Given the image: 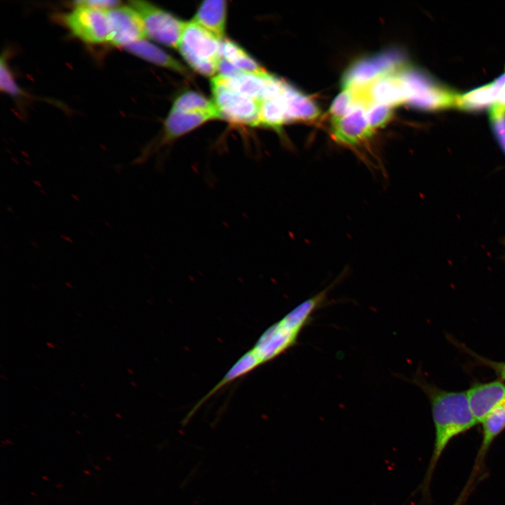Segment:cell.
Here are the masks:
<instances>
[{
    "label": "cell",
    "mask_w": 505,
    "mask_h": 505,
    "mask_svg": "<svg viewBox=\"0 0 505 505\" xmlns=\"http://www.w3.org/2000/svg\"><path fill=\"white\" fill-rule=\"evenodd\" d=\"M346 274V271H342L327 287L302 302L269 328L253 347L227 372L223 381L229 384L296 345L302 330L312 321L314 314L325 305L329 292Z\"/></svg>",
    "instance_id": "6da1fadb"
},
{
    "label": "cell",
    "mask_w": 505,
    "mask_h": 505,
    "mask_svg": "<svg viewBox=\"0 0 505 505\" xmlns=\"http://www.w3.org/2000/svg\"><path fill=\"white\" fill-rule=\"evenodd\" d=\"M427 396L431 406L435 440L431 457L422 483L426 493L434 469L444 450L452 438L478 424L469 405L466 391H450L427 382L419 376L412 380Z\"/></svg>",
    "instance_id": "7a4b0ae2"
},
{
    "label": "cell",
    "mask_w": 505,
    "mask_h": 505,
    "mask_svg": "<svg viewBox=\"0 0 505 505\" xmlns=\"http://www.w3.org/2000/svg\"><path fill=\"white\" fill-rule=\"evenodd\" d=\"M398 72L404 85L406 104L426 111L456 107L459 95L429 74L405 64Z\"/></svg>",
    "instance_id": "3957f363"
},
{
    "label": "cell",
    "mask_w": 505,
    "mask_h": 505,
    "mask_svg": "<svg viewBox=\"0 0 505 505\" xmlns=\"http://www.w3.org/2000/svg\"><path fill=\"white\" fill-rule=\"evenodd\" d=\"M220 42L215 35L192 20L185 22L177 48L193 69L210 76L217 72Z\"/></svg>",
    "instance_id": "277c9868"
},
{
    "label": "cell",
    "mask_w": 505,
    "mask_h": 505,
    "mask_svg": "<svg viewBox=\"0 0 505 505\" xmlns=\"http://www.w3.org/2000/svg\"><path fill=\"white\" fill-rule=\"evenodd\" d=\"M213 103L220 119L239 125H259L260 102L231 88L223 76L211 80Z\"/></svg>",
    "instance_id": "5b68a950"
},
{
    "label": "cell",
    "mask_w": 505,
    "mask_h": 505,
    "mask_svg": "<svg viewBox=\"0 0 505 505\" xmlns=\"http://www.w3.org/2000/svg\"><path fill=\"white\" fill-rule=\"evenodd\" d=\"M129 3L140 14L147 36L166 46L177 48L185 22L150 2Z\"/></svg>",
    "instance_id": "8992f818"
},
{
    "label": "cell",
    "mask_w": 505,
    "mask_h": 505,
    "mask_svg": "<svg viewBox=\"0 0 505 505\" xmlns=\"http://www.w3.org/2000/svg\"><path fill=\"white\" fill-rule=\"evenodd\" d=\"M108 10L77 5L66 13L63 22L70 32L86 43H109Z\"/></svg>",
    "instance_id": "52a82bcc"
},
{
    "label": "cell",
    "mask_w": 505,
    "mask_h": 505,
    "mask_svg": "<svg viewBox=\"0 0 505 505\" xmlns=\"http://www.w3.org/2000/svg\"><path fill=\"white\" fill-rule=\"evenodd\" d=\"M405 65L398 51H388L353 64L342 77V88H358L395 71Z\"/></svg>",
    "instance_id": "ba28073f"
},
{
    "label": "cell",
    "mask_w": 505,
    "mask_h": 505,
    "mask_svg": "<svg viewBox=\"0 0 505 505\" xmlns=\"http://www.w3.org/2000/svg\"><path fill=\"white\" fill-rule=\"evenodd\" d=\"M109 43L123 48L147 36L142 20L131 6H119L107 11Z\"/></svg>",
    "instance_id": "9c48e42d"
},
{
    "label": "cell",
    "mask_w": 505,
    "mask_h": 505,
    "mask_svg": "<svg viewBox=\"0 0 505 505\" xmlns=\"http://www.w3.org/2000/svg\"><path fill=\"white\" fill-rule=\"evenodd\" d=\"M367 108L356 104L338 121L332 123V136L342 145L356 147L368 140L374 133L366 114Z\"/></svg>",
    "instance_id": "30bf717a"
},
{
    "label": "cell",
    "mask_w": 505,
    "mask_h": 505,
    "mask_svg": "<svg viewBox=\"0 0 505 505\" xmlns=\"http://www.w3.org/2000/svg\"><path fill=\"white\" fill-rule=\"evenodd\" d=\"M466 394L471 411L479 423L505 400V384L501 380L476 382Z\"/></svg>",
    "instance_id": "8fae6325"
},
{
    "label": "cell",
    "mask_w": 505,
    "mask_h": 505,
    "mask_svg": "<svg viewBox=\"0 0 505 505\" xmlns=\"http://www.w3.org/2000/svg\"><path fill=\"white\" fill-rule=\"evenodd\" d=\"M398 69L365 85L372 105L382 104L393 107L405 103L404 85Z\"/></svg>",
    "instance_id": "7c38bea8"
},
{
    "label": "cell",
    "mask_w": 505,
    "mask_h": 505,
    "mask_svg": "<svg viewBox=\"0 0 505 505\" xmlns=\"http://www.w3.org/2000/svg\"><path fill=\"white\" fill-rule=\"evenodd\" d=\"M213 119L212 116L206 113L181 111L172 108L164 123L161 144L169 143Z\"/></svg>",
    "instance_id": "4fadbf2b"
},
{
    "label": "cell",
    "mask_w": 505,
    "mask_h": 505,
    "mask_svg": "<svg viewBox=\"0 0 505 505\" xmlns=\"http://www.w3.org/2000/svg\"><path fill=\"white\" fill-rule=\"evenodd\" d=\"M288 123L310 121L317 118L320 109L315 102L289 83L283 93Z\"/></svg>",
    "instance_id": "5bb4252c"
},
{
    "label": "cell",
    "mask_w": 505,
    "mask_h": 505,
    "mask_svg": "<svg viewBox=\"0 0 505 505\" xmlns=\"http://www.w3.org/2000/svg\"><path fill=\"white\" fill-rule=\"evenodd\" d=\"M124 50L156 65L170 69L187 76L188 71L178 60L159 47L142 39L122 48Z\"/></svg>",
    "instance_id": "9a60e30c"
},
{
    "label": "cell",
    "mask_w": 505,
    "mask_h": 505,
    "mask_svg": "<svg viewBox=\"0 0 505 505\" xmlns=\"http://www.w3.org/2000/svg\"><path fill=\"white\" fill-rule=\"evenodd\" d=\"M226 13V1L222 0H207L201 4L194 21L222 40L224 39Z\"/></svg>",
    "instance_id": "2e32d148"
},
{
    "label": "cell",
    "mask_w": 505,
    "mask_h": 505,
    "mask_svg": "<svg viewBox=\"0 0 505 505\" xmlns=\"http://www.w3.org/2000/svg\"><path fill=\"white\" fill-rule=\"evenodd\" d=\"M269 73L242 71L232 77H224L227 84L233 90L259 102L262 99Z\"/></svg>",
    "instance_id": "e0dca14e"
},
{
    "label": "cell",
    "mask_w": 505,
    "mask_h": 505,
    "mask_svg": "<svg viewBox=\"0 0 505 505\" xmlns=\"http://www.w3.org/2000/svg\"><path fill=\"white\" fill-rule=\"evenodd\" d=\"M480 423L483 426V440L476 459V469L482 462L494 440L505 429V400L494 408Z\"/></svg>",
    "instance_id": "ac0fdd59"
},
{
    "label": "cell",
    "mask_w": 505,
    "mask_h": 505,
    "mask_svg": "<svg viewBox=\"0 0 505 505\" xmlns=\"http://www.w3.org/2000/svg\"><path fill=\"white\" fill-rule=\"evenodd\" d=\"M282 95L283 94L278 97L260 101L258 126L270 128L280 132L282 126L288 123Z\"/></svg>",
    "instance_id": "d6986e66"
},
{
    "label": "cell",
    "mask_w": 505,
    "mask_h": 505,
    "mask_svg": "<svg viewBox=\"0 0 505 505\" xmlns=\"http://www.w3.org/2000/svg\"><path fill=\"white\" fill-rule=\"evenodd\" d=\"M220 56L243 71L254 73H260L265 71L240 46L227 39L221 40Z\"/></svg>",
    "instance_id": "ffe728a7"
},
{
    "label": "cell",
    "mask_w": 505,
    "mask_h": 505,
    "mask_svg": "<svg viewBox=\"0 0 505 505\" xmlns=\"http://www.w3.org/2000/svg\"><path fill=\"white\" fill-rule=\"evenodd\" d=\"M494 100V87L492 82L463 95H459L456 107L467 112H476L486 108L490 109Z\"/></svg>",
    "instance_id": "44dd1931"
},
{
    "label": "cell",
    "mask_w": 505,
    "mask_h": 505,
    "mask_svg": "<svg viewBox=\"0 0 505 505\" xmlns=\"http://www.w3.org/2000/svg\"><path fill=\"white\" fill-rule=\"evenodd\" d=\"M172 108L181 111L206 113L214 119H220L213 102H210L203 95L192 90L185 91L177 96Z\"/></svg>",
    "instance_id": "7402d4cb"
},
{
    "label": "cell",
    "mask_w": 505,
    "mask_h": 505,
    "mask_svg": "<svg viewBox=\"0 0 505 505\" xmlns=\"http://www.w3.org/2000/svg\"><path fill=\"white\" fill-rule=\"evenodd\" d=\"M356 104V93L354 88H344L331 104L329 113L331 121L334 123L344 116Z\"/></svg>",
    "instance_id": "603a6c76"
},
{
    "label": "cell",
    "mask_w": 505,
    "mask_h": 505,
    "mask_svg": "<svg viewBox=\"0 0 505 505\" xmlns=\"http://www.w3.org/2000/svg\"><path fill=\"white\" fill-rule=\"evenodd\" d=\"M0 88L1 90L12 96L19 98L24 95V91L20 88L13 77L6 61L5 55H2L0 62Z\"/></svg>",
    "instance_id": "cb8c5ba5"
},
{
    "label": "cell",
    "mask_w": 505,
    "mask_h": 505,
    "mask_svg": "<svg viewBox=\"0 0 505 505\" xmlns=\"http://www.w3.org/2000/svg\"><path fill=\"white\" fill-rule=\"evenodd\" d=\"M492 83L494 101L492 107L490 109V119L505 115V71L501 76L492 81Z\"/></svg>",
    "instance_id": "d4e9b609"
},
{
    "label": "cell",
    "mask_w": 505,
    "mask_h": 505,
    "mask_svg": "<svg viewBox=\"0 0 505 505\" xmlns=\"http://www.w3.org/2000/svg\"><path fill=\"white\" fill-rule=\"evenodd\" d=\"M367 118L372 128L384 126L392 116V107L382 105L373 104L366 111Z\"/></svg>",
    "instance_id": "484cf974"
},
{
    "label": "cell",
    "mask_w": 505,
    "mask_h": 505,
    "mask_svg": "<svg viewBox=\"0 0 505 505\" xmlns=\"http://www.w3.org/2000/svg\"><path fill=\"white\" fill-rule=\"evenodd\" d=\"M468 351L480 364L491 368L501 380H505V361H494L480 356L471 351Z\"/></svg>",
    "instance_id": "4316f807"
},
{
    "label": "cell",
    "mask_w": 505,
    "mask_h": 505,
    "mask_svg": "<svg viewBox=\"0 0 505 505\" xmlns=\"http://www.w3.org/2000/svg\"><path fill=\"white\" fill-rule=\"evenodd\" d=\"M490 121L494 136L505 154V115Z\"/></svg>",
    "instance_id": "83f0119b"
},
{
    "label": "cell",
    "mask_w": 505,
    "mask_h": 505,
    "mask_svg": "<svg viewBox=\"0 0 505 505\" xmlns=\"http://www.w3.org/2000/svg\"><path fill=\"white\" fill-rule=\"evenodd\" d=\"M120 4L121 1L115 0H86L74 2V6L82 5L105 10H109L119 6H121Z\"/></svg>",
    "instance_id": "f1b7e54d"
},
{
    "label": "cell",
    "mask_w": 505,
    "mask_h": 505,
    "mask_svg": "<svg viewBox=\"0 0 505 505\" xmlns=\"http://www.w3.org/2000/svg\"><path fill=\"white\" fill-rule=\"evenodd\" d=\"M242 71L243 70L236 67L226 60L222 58H220L217 67V72L220 73L219 75L225 77H232L241 73Z\"/></svg>",
    "instance_id": "f546056e"
},
{
    "label": "cell",
    "mask_w": 505,
    "mask_h": 505,
    "mask_svg": "<svg viewBox=\"0 0 505 505\" xmlns=\"http://www.w3.org/2000/svg\"><path fill=\"white\" fill-rule=\"evenodd\" d=\"M464 495V494L462 493V494H461L460 497L456 501V502L454 505H461Z\"/></svg>",
    "instance_id": "4dcf8cb0"
},
{
    "label": "cell",
    "mask_w": 505,
    "mask_h": 505,
    "mask_svg": "<svg viewBox=\"0 0 505 505\" xmlns=\"http://www.w3.org/2000/svg\"><path fill=\"white\" fill-rule=\"evenodd\" d=\"M504 245H505V240H504Z\"/></svg>",
    "instance_id": "1f68e13d"
}]
</instances>
